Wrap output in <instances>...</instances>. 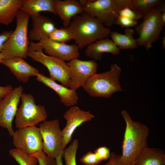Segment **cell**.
<instances>
[{
  "label": "cell",
  "mask_w": 165,
  "mask_h": 165,
  "mask_svg": "<svg viewBox=\"0 0 165 165\" xmlns=\"http://www.w3.org/2000/svg\"><path fill=\"white\" fill-rule=\"evenodd\" d=\"M23 88L21 86L16 87L0 100V126L6 129L12 136L14 131L12 123L18 109Z\"/></svg>",
  "instance_id": "obj_12"
},
{
  "label": "cell",
  "mask_w": 165,
  "mask_h": 165,
  "mask_svg": "<svg viewBox=\"0 0 165 165\" xmlns=\"http://www.w3.org/2000/svg\"><path fill=\"white\" fill-rule=\"evenodd\" d=\"M121 71L116 64H112L109 71L96 73L82 87L90 96L109 98L113 93L123 91L119 81Z\"/></svg>",
  "instance_id": "obj_4"
},
{
  "label": "cell",
  "mask_w": 165,
  "mask_h": 165,
  "mask_svg": "<svg viewBox=\"0 0 165 165\" xmlns=\"http://www.w3.org/2000/svg\"><path fill=\"white\" fill-rule=\"evenodd\" d=\"M13 31H5L0 35V53L1 52L4 43L8 40Z\"/></svg>",
  "instance_id": "obj_34"
},
{
  "label": "cell",
  "mask_w": 165,
  "mask_h": 165,
  "mask_svg": "<svg viewBox=\"0 0 165 165\" xmlns=\"http://www.w3.org/2000/svg\"><path fill=\"white\" fill-rule=\"evenodd\" d=\"M138 21H135L128 18L118 16L116 20L115 24L120 26L122 28H130L136 26Z\"/></svg>",
  "instance_id": "obj_30"
},
{
  "label": "cell",
  "mask_w": 165,
  "mask_h": 165,
  "mask_svg": "<svg viewBox=\"0 0 165 165\" xmlns=\"http://www.w3.org/2000/svg\"><path fill=\"white\" fill-rule=\"evenodd\" d=\"M121 113L126 126L120 160L123 165H133L140 152L148 146L149 129L146 125L133 121L126 110Z\"/></svg>",
  "instance_id": "obj_1"
},
{
  "label": "cell",
  "mask_w": 165,
  "mask_h": 165,
  "mask_svg": "<svg viewBox=\"0 0 165 165\" xmlns=\"http://www.w3.org/2000/svg\"><path fill=\"white\" fill-rule=\"evenodd\" d=\"M104 53L117 55L119 54L120 49L112 39L106 38L90 44L85 52L87 57L95 61L101 60L102 53Z\"/></svg>",
  "instance_id": "obj_19"
},
{
  "label": "cell",
  "mask_w": 165,
  "mask_h": 165,
  "mask_svg": "<svg viewBox=\"0 0 165 165\" xmlns=\"http://www.w3.org/2000/svg\"><path fill=\"white\" fill-rule=\"evenodd\" d=\"M20 10L30 16L38 15L42 11L56 14L54 0H23Z\"/></svg>",
  "instance_id": "obj_21"
},
{
  "label": "cell",
  "mask_w": 165,
  "mask_h": 165,
  "mask_svg": "<svg viewBox=\"0 0 165 165\" xmlns=\"http://www.w3.org/2000/svg\"><path fill=\"white\" fill-rule=\"evenodd\" d=\"M36 79L55 91L60 97V101L65 106H73L78 103L79 98L76 90L58 84L40 73L36 76Z\"/></svg>",
  "instance_id": "obj_17"
},
{
  "label": "cell",
  "mask_w": 165,
  "mask_h": 165,
  "mask_svg": "<svg viewBox=\"0 0 165 165\" xmlns=\"http://www.w3.org/2000/svg\"><path fill=\"white\" fill-rule=\"evenodd\" d=\"M163 1L160 0H125L126 7L129 8L143 18Z\"/></svg>",
  "instance_id": "obj_24"
},
{
  "label": "cell",
  "mask_w": 165,
  "mask_h": 165,
  "mask_svg": "<svg viewBox=\"0 0 165 165\" xmlns=\"http://www.w3.org/2000/svg\"><path fill=\"white\" fill-rule=\"evenodd\" d=\"M2 60L3 59H2V55L1 53H0V63H1Z\"/></svg>",
  "instance_id": "obj_39"
},
{
  "label": "cell",
  "mask_w": 165,
  "mask_h": 165,
  "mask_svg": "<svg viewBox=\"0 0 165 165\" xmlns=\"http://www.w3.org/2000/svg\"><path fill=\"white\" fill-rule=\"evenodd\" d=\"M165 9L163 2L145 16L142 22L136 26L135 30L139 35L136 39L138 46H143L148 50L158 40L165 26L160 17L161 12Z\"/></svg>",
  "instance_id": "obj_5"
},
{
  "label": "cell",
  "mask_w": 165,
  "mask_h": 165,
  "mask_svg": "<svg viewBox=\"0 0 165 165\" xmlns=\"http://www.w3.org/2000/svg\"><path fill=\"white\" fill-rule=\"evenodd\" d=\"M63 156V155L60 154L56 158V165H63L62 162Z\"/></svg>",
  "instance_id": "obj_36"
},
{
  "label": "cell",
  "mask_w": 165,
  "mask_h": 165,
  "mask_svg": "<svg viewBox=\"0 0 165 165\" xmlns=\"http://www.w3.org/2000/svg\"><path fill=\"white\" fill-rule=\"evenodd\" d=\"M94 116L89 111L81 109L76 106H72L64 113V117L66 121V125L62 130L63 140L62 151H63L71 141L76 129L83 123L91 120Z\"/></svg>",
  "instance_id": "obj_13"
},
{
  "label": "cell",
  "mask_w": 165,
  "mask_h": 165,
  "mask_svg": "<svg viewBox=\"0 0 165 165\" xmlns=\"http://www.w3.org/2000/svg\"><path fill=\"white\" fill-rule=\"evenodd\" d=\"M12 137L15 148L28 155L42 150V138L39 128L35 126L18 128Z\"/></svg>",
  "instance_id": "obj_10"
},
{
  "label": "cell",
  "mask_w": 165,
  "mask_h": 165,
  "mask_svg": "<svg viewBox=\"0 0 165 165\" xmlns=\"http://www.w3.org/2000/svg\"><path fill=\"white\" fill-rule=\"evenodd\" d=\"M54 8L56 14L62 21L64 28L69 26L74 16L84 12L81 3L76 0H54Z\"/></svg>",
  "instance_id": "obj_18"
},
{
  "label": "cell",
  "mask_w": 165,
  "mask_h": 165,
  "mask_svg": "<svg viewBox=\"0 0 165 165\" xmlns=\"http://www.w3.org/2000/svg\"><path fill=\"white\" fill-rule=\"evenodd\" d=\"M119 16L126 17L135 21L141 18L136 12L128 7H125L119 11Z\"/></svg>",
  "instance_id": "obj_31"
},
{
  "label": "cell",
  "mask_w": 165,
  "mask_h": 165,
  "mask_svg": "<svg viewBox=\"0 0 165 165\" xmlns=\"http://www.w3.org/2000/svg\"><path fill=\"white\" fill-rule=\"evenodd\" d=\"M134 31L130 28H126L124 33L116 31L111 32L109 35L119 49H133L138 47L136 39L134 38Z\"/></svg>",
  "instance_id": "obj_23"
},
{
  "label": "cell",
  "mask_w": 165,
  "mask_h": 165,
  "mask_svg": "<svg viewBox=\"0 0 165 165\" xmlns=\"http://www.w3.org/2000/svg\"><path fill=\"white\" fill-rule=\"evenodd\" d=\"M94 152L102 161L108 159L111 153L110 149L106 146L97 148Z\"/></svg>",
  "instance_id": "obj_32"
},
{
  "label": "cell",
  "mask_w": 165,
  "mask_h": 165,
  "mask_svg": "<svg viewBox=\"0 0 165 165\" xmlns=\"http://www.w3.org/2000/svg\"><path fill=\"white\" fill-rule=\"evenodd\" d=\"M70 71L69 88L76 90L82 87L87 81L97 73V64L96 61L73 59L67 63Z\"/></svg>",
  "instance_id": "obj_11"
},
{
  "label": "cell",
  "mask_w": 165,
  "mask_h": 165,
  "mask_svg": "<svg viewBox=\"0 0 165 165\" xmlns=\"http://www.w3.org/2000/svg\"><path fill=\"white\" fill-rule=\"evenodd\" d=\"M165 154L163 151L156 148L143 149L136 158L134 165H164Z\"/></svg>",
  "instance_id": "obj_20"
},
{
  "label": "cell",
  "mask_w": 165,
  "mask_h": 165,
  "mask_svg": "<svg viewBox=\"0 0 165 165\" xmlns=\"http://www.w3.org/2000/svg\"><path fill=\"white\" fill-rule=\"evenodd\" d=\"M39 128L43 141L42 151L48 156L55 159L60 154L63 155V135L59 121L46 120L39 125Z\"/></svg>",
  "instance_id": "obj_8"
},
{
  "label": "cell",
  "mask_w": 165,
  "mask_h": 165,
  "mask_svg": "<svg viewBox=\"0 0 165 165\" xmlns=\"http://www.w3.org/2000/svg\"><path fill=\"white\" fill-rule=\"evenodd\" d=\"M13 89V86L9 85L4 86H0V100L3 99Z\"/></svg>",
  "instance_id": "obj_35"
},
{
  "label": "cell",
  "mask_w": 165,
  "mask_h": 165,
  "mask_svg": "<svg viewBox=\"0 0 165 165\" xmlns=\"http://www.w3.org/2000/svg\"><path fill=\"white\" fill-rule=\"evenodd\" d=\"M84 12L97 18L105 26L115 24L122 9L119 0H80Z\"/></svg>",
  "instance_id": "obj_7"
},
{
  "label": "cell",
  "mask_w": 165,
  "mask_h": 165,
  "mask_svg": "<svg viewBox=\"0 0 165 165\" xmlns=\"http://www.w3.org/2000/svg\"><path fill=\"white\" fill-rule=\"evenodd\" d=\"M133 165H134V164Z\"/></svg>",
  "instance_id": "obj_40"
},
{
  "label": "cell",
  "mask_w": 165,
  "mask_h": 165,
  "mask_svg": "<svg viewBox=\"0 0 165 165\" xmlns=\"http://www.w3.org/2000/svg\"><path fill=\"white\" fill-rule=\"evenodd\" d=\"M28 56L33 61L43 64L48 69L50 79L61 82L64 86L69 88L70 76L69 68L64 61L55 57L48 56L42 51L29 50Z\"/></svg>",
  "instance_id": "obj_9"
},
{
  "label": "cell",
  "mask_w": 165,
  "mask_h": 165,
  "mask_svg": "<svg viewBox=\"0 0 165 165\" xmlns=\"http://www.w3.org/2000/svg\"><path fill=\"white\" fill-rule=\"evenodd\" d=\"M23 0H0V24L11 23L20 10Z\"/></svg>",
  "instance_id": "obj_22"
},
{
  "label": "cell",
  "mask_w": 165,
  "mask_h": 165,
  "mask_svg": "<svg viewBox=\"0 0 165 165\" xmlns=\"http://www.w3.org/2000/svg\"><path fill=\"white\" fill-rule=\"evenodd\" d=\"M31 156L37 159L39 165H56L55 159L48 156L42 150L37 152Z\"/></svg>",
  "instance_id": "obj_28"
},
{
  "label": "cell",
  "mask_w": 165,
  "mask_h": 165,
  "mask_svg": "<svg viewBox=\"0 0 165 165\" xmlns=\"http://www.w3.org/2000/svg\"><path fill=\"white\" fill-rule=\"evenodd\" d=\"M30 16L20 10L18 11L16 28L4 43L0 53L3 60L18 57L27 58L30 44L28 31Z\"/></svg>",
  "instance_id": "obj_3"
},
{
  "label": "cell",
  "mask_w": 165,
  "mask_h": 165,
  "mask_svg": "<svg viewBox=\"0 0 165 165\" xmlns=\"http://www.w3.org/2000/svg\"><path fill=\"white\" fill-rule=\"evenodd\" d=\"M20 99L21 103L15 115V123L16 128L35 126L46 121L48 115L45 107L41 105H36L32 94L23 92Z\"/></svg>",
  "instance_id": "obj_6"
},
{
  "label": "cell",
  "mask_w": 165,
  "mask_h": 165,
  "mask_svg": "<svg viewBox=\"0 0 165 165\" xmlns=\"http://www.w3.org/2000/svg\"><path fill=\"white\" fill-rule=\"evenodd\" d=\"M120 155L116 154L115 152L110 153L108 162L104 165H123L120 160Z\"/></svg>",
  "instance_id": "obj_33"
},
{
  "label": "cell",
  "mask_w": 165,
  "mask_h": 165,
  "mask_svg": "<svg viewBox=\"0 0 165 165\" xmlns=\"http://www.w3.org/2000/svg\"><path fill=\"white\" fill-rule=\"evenodd\" d=\"M37 47L44 50L50 56L64 61L78 58L80 56L79 48L76 44L68 45L53 41L48 38H43L38 43L33 42Z\"/></svg>",
  "instance_id": "obj_14"
},
{
  "label": "cell",
  "mask_w": 165,
  "mask_h": 165,
  "mask_svg": "<svg viewBox=\"0 0 165 165\" xmlns=\"http://www.w3.org/2000/svg\"><path fill=\"white\" fill-rule=\"evenodd\" d=\"M9 152L10 156L19 165H37L38 163L35 157L28 155L16 148L10 149Z\"/></svg>",
  "instance_id": "obj_25"
},
{
  "label": "cell",
  "mask_w": 165,
  "mask_h": 165,
  "mask_svg": "<svg viewBox=\"0 0 165 165\" xmlns=\"http://www.w3.org/2000/svg\"><path fill=\"white\" fill-rule=\"evenodd\" d=\"M32 27L28 31L29 40L39 42L50 35L57 28L54 21L47 16L40 14L31 16Z\"/></svg>",
  "instance_id": "obj_15"
},
{
  "label": "cell",
  "mask_w": 165,
  "mask_h": 165,
  "mask_svg": "<svg viewBox=\"0 0 165 165\" xmlns=\"http://www.w3.org/2000/svg\"><path fill=\"white\" fill-rule=\"evenodd\" d=\"M80 160L85 165H97L102 161L94 152L90 151L83 155Z\"/></svg>",
  "instance_id": "obj_29"
},
{
  "label": "cell",
  "mask_w": 165,
  "mask_h": 165,
  "mask_svg": "<svg viewBox=\"0 0 165 165\" xmlns=\"http://www.w3.org/2000/svg\"><path fill=\"white\" fill-rule=\"evenodd\" d=\"M79 144L78 139H74L64 150L63 156L64 158L65 165H77L76 155Z\"/></svg>",
  "instance_id": "obj_27"
},
{
  "label": "cell",
  "mask_w": 165,
  "mask_h": 165,
  "mask_svg": "<svg viewBox=\"0 0 165 165\" xmlns=\"http://www.w3.org/2000/svg\"><path fill=\"white\" fill-rule=\"evenodd\" d=\"M162 47L163 49L165 48V35L162 38Z\"/></svg>",
  "instance_id": "obj_38"
},
{
  "label": "cell",
  "mask_w": 165,
  "mask_h": 165,
  "mask_svg": "<svg viewBox=\"0 0 165 165\" xmlns=\"http://www.w3.org/2000/svg\"><path fill=\"white\" fill-rule=\"evenodd\" d=\"M66 28L75 34V44L80 49L107 38L111 32L109 28L85 12L74 16Z\"/></svg>",
  "instance_id": "obj_2"
},
{
  "label": "cell",
  "mask_w": 165,
  "mask_h": 165,
  "mask_svg": "<svg viewBox=\"0 0 165 165\" xmlns=\"http://www.w3.org/2000/svg\"><path fill=\"white\" fill-rule=\"evenodd\" d=\"M1 63L8 68L16 79L22 83L27 82L30 77L37 76L40 73L37 68L21 57L2 60Z\"/></svg>",
  "instance_id": "obj_16"
},
{
  "label": "cell",
  "mask_w": 165,
  "mask_h": 165,
  "mask_svg": "<svg viewBox=\"0 0 165 165\" xmlns=\"http://www.w3.org/2000/svg\"><path fill=\"white\" fill-rule=\"evenodd\" d=\"M75 35L66 28H57L49 36L48 38L56 42L66 43L72 39H74Z\"/></svg>",
  "instance_id": "obj_26"
},
{
  "label": "cell",
  "mask_w": 165,
  "mask_h": 165,
  "mask_svg": "<svg viewBox=\"0 0 165 165\" xmlns=\"http://www.w3.org/2000/svg\"><path fill=\"white\" fill-rule=\"evenodd\" d=\"M160 19L163 24L165 25V9L163 10L160 14Z\"/></svg>",
  "instance_id": "obj_37"
}]
</instances>
